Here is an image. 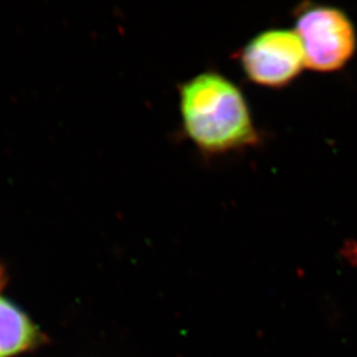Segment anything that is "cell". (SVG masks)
Masks as SVG:
<instances>
[{
    "instance_id": "1",
    "label": "cell",
    "mask_w": 357,
    "mask_h": 357,
    "mask_svg": "<svg viewBox=\"0 0 357 357\" xmlns=\"http://www.w3.org/2000/svg\"><path fill=\"white\" fill-rule=\"evenodd\" d=\"M183 130L197 149L220 155L259 142L242 91L218 72H202L179 87Z\"/></svg>"
},
{
    "instance_id": "2",
    "label": "cell",
    "mask_w": 357,
    "mask_h": 357,
    "mask_svg": "<svg viewBox=\"0 0 357 357\" xmlns=\"http://www.w3.org/2000/svg\"><path fill=\"white\" fill-rule=\"evenodd\" d=\"M294 31L302 43L305 66L316 72L339 71L356 51L354 24L337 7L302 3L295 10Z\"/></svg>"
},
{
    "instance_id": "3",
    "label": "cell",
    "mask_w": 357,
    "mask_h": 357,
    "mask_svg": "<svg viewBox=\"0 0 357 357\" xmlns=\"http://www.w3.org/2000/svg\"><path fill=\"white\" fill-rule=\"evenodd\" d=\"M239 64L253 84L286 87L305 68L303 47L296 33L288 29L265 31L239 51Z\"/></svg>"
},
{
    "instance_id": "5",
    "label": "cell",
    "mask_w": 357,
    "mask_h": 357,
    "mask_svg": "<svg viewBox=\"0 0 357 357\" xmlns=\"http://www.w3.org/2000/svg\"><path fill=\"white\" fill-rule=\"evenodd\" d=\"M3 281H5V273L3 268L0 267V287L3 286Z\"/></svg>"
},
{
    "instance_id": "4",
    "label": "cell",
    "mask_w": 357,
    "mask_h": 357,
    "mask_svg": "<svg viewBox=\"0 0 357 357\" xmlns=\"http://www.w3.org/2000/svg\"><path fill=\"white\" fill-rule=\"evenodd\" d=\"M43 334L22 309L0 295V357H14L33 351Z\"/></svg>"
}]
</instances>
